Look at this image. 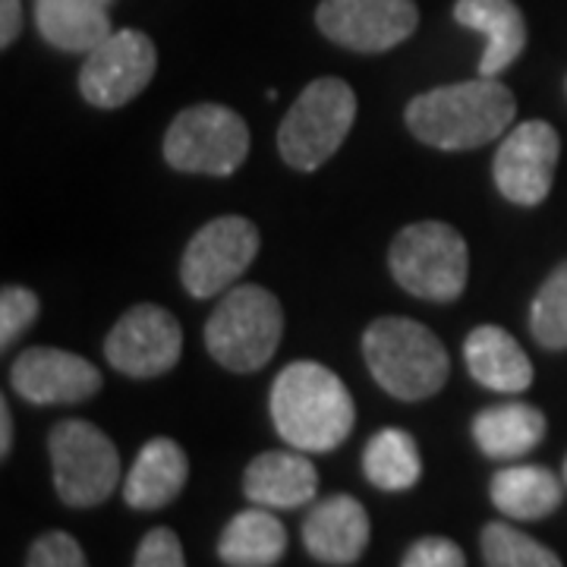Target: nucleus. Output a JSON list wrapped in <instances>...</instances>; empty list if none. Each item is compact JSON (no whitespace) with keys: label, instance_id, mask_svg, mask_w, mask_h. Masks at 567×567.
<instances>
[{"label":"nucleus","instance_id":"1","mask_svg":"<svg viewBox=\"0 0 567 567\" xmlns=\"http://www.w3.org/2000/svg\"><path fill=\"white\" fill-rule=\"evenodd\" d=\"M514 114L517 102L511 89L495 76H480L416 95L406 104V126L432 148L466 152L502 136Z\"/></svg>","mask_w":567,"mask_h":567},{"label":"nucleus","instance_id":"2","mask_svg":"<svg viewBox=\"0 0 567 567\" xmlns=\"http://www.w3.org/2000/svg\"><path fill=\"white\" fill-rule=\"evenodd\" d=\"M271 420L287 445L322 454L347 442L357 423V406L328 365L300 360L275 379Z\"/></svg>","mask_w":567,"mask_h":567},{"label":"nucleus","instance_id":"3","mask_svg":"<svg viewBox=\"0 0 567 567\" xmlns=\"http://www.w3.org/2000/svg\"><path fill=\"white\" fill-rule=\"evenodd\" d=\"M363 353L372 379L401 401H425L439 394L451 375L445 344L425 324L401 316L369 324Z\"/></svg>","mask_w":567,"mask_h":567},{"label":"nucleus","instance_id":"4","mask_svg":"<svg viewBox=\"0 0 567 567\" xmlns=\"http://www.w3.org/2000/svg\"><path fill=\"white\" fill-rule=\"evenodd\" d=\"M284 334V309L275 293L256 284H240L224 297L205 324L208 353L230 372L262 369Z\"/></svg>","mask_w":567,"mask_h":567},{"label":"nucleus","instance_id":"5","mask_svg":"<svg viewBox=\"0 0 567 567\" xmlns=\"http://www.w3.org/2000/svg\"><path fill=\"white\" fill-rule=\"evenodd\" d=\"M388 265L406 293L432 303H451L464 293L470 278V249L451 224L416 221L398 234Z\"/></svg>","mask_w":567,"mask_h":567},{"label":"nucleus","instance_id":"6","mask_svg":"<svg viewBox=\"0 0 567 567\" xmlns=\"http://www.w3.org/2000/svg\"><path fill=\"white\" fill-rule=\"evenodd\" d=\"M357 121V95L344 80L324 76L306 85L278 130L281 158L297 171L322 167Z\"/></svg>","mask_w":567,"mask_h":567},{"label":"nucleus","instance_id":"7","mask_svg":"<svg viewBox=\"0 0 567 567\" xmlns=\"http://www.w3.org/2000/svg\"><path fill=\"white\" fill-rule=\"evenodd\" d=\"M249 155V126L224 104L181 111L164 136V162L183 174L230 177Z\"/></svg>","mask_w":567,"mask_h":567},{"label":"nucleus","instance_id":"8","mask_svg":"<svg viewBox=\"0 0 567 567\" xmlns=\"http://www.w3.org/2000/svg\"><path fill=\"white\" fill-rule=\"evenodd\" d=\"M54 488L70 507H95L111 498L121 480V454L99 425L63 420L48 439Z\"/></svg>","mask_w":567,"mask_h":567},{"label":"nucleus","instance_id":"9","mask_svg":"<svg viewBox=\"0 0 567 567\" xmlns=\"http://www.w3.org/2000/svg\"><path fill=\"white\" fill-rule=\"evenodd\" d=\"M259 252V227L240 215H224L208 221L189 240L183 252V287L196 297H218L234 281H240L246 268Z\"/></svg>","mask_w":567,"mask_h":567},{"label":"nucleus","instance_id":"10","mask_svg":"<svg viewBox=\"0 0 567 567\" xmlns=\"http://www.w3.org/2000/svg\"><path fill=\"white\" fill-rule=\"evenodd\" d=\"M155 66H158V51L145 32L136 29L111 32L99 48L85 54L80 70L82 99L104 111L123 107L152 82Z\"/></svg>","mask_w":567,"mask_h":567},{"label":"nucleus","instance_id":"11","mask_svg":"<svg viewBox=\"0 0 567 567\" xmlns=\"http://www.w3.org/2000/svg\"><path fill=\"white\" fill-rule=\"evenodd\" d=\"M316 22L341 48L382 54L416 32L420 10L413 0H322Z\"/></svg>","mask_w":567,"mask_h":567},{"label":"nucleus","instance_id":"12","mask_svg":"<svg viewBox=\"0 0 567 567\" xmlns=\"http://www.w3.org/2000/svg\"><path fill=\"white\" fill-rule=\"evenodd\" d=\"M183 350L181 322L162 306H133L104 341V357L130 379H155L171 372Z\"/></svg>","mask_w":567,"mask_h":567},{"label":"nucleus","instance_id":"13","mask_svg":"<svg viewBox=\"0 0 567 567\" xmlns=\"http://www.w3.org/2000/svg\"><path fill=\"white\" fill-rule=\"evenodd\" d=\"M561 155V140L546 121L520 123L507 133L495 155V186L507 203L533 205L546 203L555 181V167Z\"/></svg>","mask_w":567,"mask_h":567},{"label":"nucleus","instance_id":"14","mask_svg":"<svg viewBox=\"0 0 567 567\" xmlns=\"http://www.w3.org/2000/svg\"><path fill=\"white\" fill-rule=\"evenodd\" d=\"M10 385L29 404H82L102 391V372L80 353L29 347L10 369Z\"/></svg>","mask_w":567,"mask_h":567},{"label":"nucleus","instance_id":"15","mask_svg":"<svg viewBox=\"0 0 567 567\" xmlns=\"http://www.w3.org/2000/svg\"><path fill=\"white\" fill-rule=\"evenodd\" d=\"M306 551L331 567L357 565L369 546V514L350 495H331L309 511L303 524Z\"/></svg>","mask_w":567,"mask_h":567},{"label":"nucleus","instance_id":"16","mask_svg":"<svg viewBox=\"0 0 567 567\" xmlns=\"http://www.w3.org/2000/svg\"><path fill=\"white\" fill-rule=\"evenodd\" d=\"M319 470L309 457L293 451H265L252 457L244 473V492L259 507H303L316 498Z\"/></svg>","mask_w":567,"mask_h":567},{"label":"nucleus","instance_id":"17","mask_svg":"<svg viewBox=\"0 0 567 567\" xmlns=\"http://www.w3.org/2000/svg\"><path fill=\"white\" fill-rule=\"evenodd\" d=\"M454 20L486 39L480 76H498L524 54L527 22L514 0H457Z\"/></svg>","mask_w":567,"mask_h":567},{"label":"nucleus","instance_id":"18","mask_svg":"<svg viewBox=\"0 0 567 567\" xmlns=\"http://www.w3.org/2000/svg\"><path fill=\"white\" fill-rule=\"evenodd\" d=\"M464 360L470 375L492 391L520 394L533 385V363L524 347L498 324H480L466 334Z\"/></svg>","mask_w":567,"mask_h":567},{"label":"nucleus","instance_id":"19","mask_svg":"<svg viewBox=\"0 0 567 567\" xmlns=\"http://www.w3.org/2000/svg\"><path fill=\"white\" fill-rule=\"evenodd\" d=\"M189 461L174 439H152L136 454L123 483V498L136 511H158L171 505L186 486Z\"/></svg>","mask_w":567,"mask_h":567},{"label":"nucleus","instance_id":"20","mask_svg":"<svg viewBox=\"0 0 567 567\" xmlns=\"http://www.w3.org/2000/svg\"><path fill=\"white\" fill-rule=\"evenodd\" d=\"M35 25L48 44L73 54H89L114 32L104 0H35Z\"/></svg>","mask_w":567,"mask_h":567},{"label":"nucleus","instance_id":"21","mask_svg":"<svg viewBox=\"0 0 567 567\" xmlns=\"http://www.w3.org/2000/svg\"><path fill=\"white\" fill-rule=\"evenodd\" d=\"M492 505L514 520H543L561 507V480L546 466H505L492 476Z\"/></svg>","mask_w":567,"mask_h":567},{"label":"nucleus","instance_id":"22","mask_svg":"<svg viewBox=\"0 0 567 567\" xmlns=\"http://www.w3.org/2000/svg\"><path fill=\"white\" fill-rule=\"evenodd\" d=\"M546 416L529 404H498L473 420V439L492 461H517L546 439Z\"/></svg>","mask_w":567,"mask_h":567},{"label":"nucleus","instance_id":"23","mask_svg":"<svg viewBox=\"0 0 567 567\" xmlns=\"http://www.w3.org/2000/svg\"><path fill=\"white\" fill-rule=\"evenodd\" d=\"M287 551V529L268 511L252 507L240 511L218 539V558L227 567H271Z\"/></svg>","mask_w":567,"mask_h":567},{"label":"nucleus","instance_id":"24","mask_svg":"<svg viewBox=\"0 0 567 567\" xmlns=\"http://www.w3.org/2000/svg\"><path fill=\"white\" fill-rule=\"evenodd\" d=\"M365 480L382 492H406L420 483V447L404 429H382L363 451Z\"/></svg>","mask_w":567,"mask_h":567},{"label":"nucleus","instance_id":"25","mask_svg":"<svg viewBox=\"0 0 567 567\" xmlns=\"http://www.w3.org/2000/svg\"><path fill=\"white\" fill-rule=\"evenodd\" d=\"M486 567H561V558L511 524H488L483 529Z\"/></svg>","mask_w":567,"mask_h":567},{"label":"nucleus","instance_id":"26","mask_svg":"<svg viewBox=\"0 0 567 567\" xmlns=\"http://www.w3.org/2000/svg\"><path fill=\"white\" fill-rule=\"evenodd\" d=\"M529 331L548 350H567V262H561L539 287L529 309Z\"/></svg>","mask_w":567,"mask_h":567},{"label":"nucleus","instance_id":"27","mask_svg":"<svg viewBox=\"0 0 567 567\" xmlns=\"http://www.w3.org/2000/svg\"><path fill=\"white\" fill-rule=\"evenodd\" d=\"M35 319H39V297L20 284L3 287V293H0V347L13 344Z\"/></svg>","mask_w":567,"mask_h":567},{"label":"nucleus","instance_id":"28","mask_svg":"<svg viewBox=\"0 0 567 567\" xmlns=\"http://www.w3.org/2000/svg\"><path fill=\"white\" fill-rule=\"evenodd\" d=\"M25 567H89V561L70 533H44L29 548Z\"/></svg>","mask_w":567,"mask_h":567},{"label":"nucleus","instance_id":"29","mask_svg":"<svg viewBox=\"0 0 567 567\" xmlns=\"http://www.w3.org/2000/svg\"><path fill=\"white\" fill-rule=\"evenodd\" d=\"M133 567H186L177 533L167 527L148 529L140 548H136V565Z\"/></svg>","mask_w":567,"mask_h":567},{"label":"nucleus","instance_id":"30","mask_svg":"<svg viewBox=\"0 0 567 567\" xmlns=\"http://www.w3.org/2000/svg\"><path fill=\"white\" fill-rule=\"evenodd\" d=\"M401 567H466L461 546L445 536H425L420 543L406 548Z\"/></svg>","mask_w":567,"mask_h":567},{"label":"nucleus","instance_id":"31","mask_svg":"<svg viewBox=\"0 0 567 567\" xmlns=\"http://www.w3.org/2000/svg\"><path fill=\"white\" fill-rule=\"evenodd\" d=\"M22 32L20 0H0V48H10Z\"/></svg>","mask_w":567,"mask_h":567},{"label":"nucleus","instance_id":"32","mask_svg":"<svg viewBox=\"0 0 567 567\" xmlns=\"http://www.w3.org/2000/svg\"><path fill=\"white\" fill-rule=\"evenodd\" d=\"M10 447H13V416L7 401H0V457H10Z\"/></svg>","mask_w":567,"mask_h":567},{"label":"nucleus","instance_id":"33","mask_svg":"<svg viewBox=\"0 0 567 567\" xmlns=\"http://www.w3.org/2000/svg\"><path fill=\"white\" fill-rule=\"evenodd\" d=\"M565 483H567V457H565Z\"/></svg>","mask_w":567,"mask_h":567}]
</instances>
